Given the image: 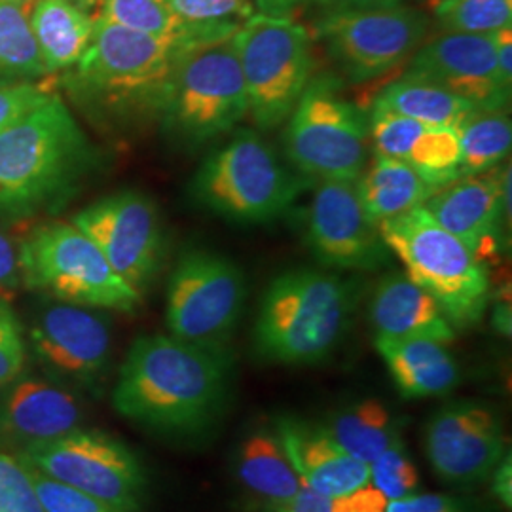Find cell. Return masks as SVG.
I'll return each mask as SVG.
<instances>
[{"instance_id": "1", "label": "cell", "mask_w": 512, "mask_h": 512, "mask_svg": "<svg viewBox=\"0 0 512 512\" xmlns=\"http://www.w3.org/2000/svg\"><path fill=\"white\" fill-rule=\"evenodd\" d=\"M232 355L175 336H141L120 368L112 403L124 418L167 435H198L230 397Z\"/></svg>"}, {"instance_id": "2", "label": "cell", "mask_w": 512, "mask_h": 512, "mask_svg": "<svg viewBox=\"0 0 512 512\" xmlns=\"http://www.w3.org/2000/svg\"><path fill=\"white\" fill-rule=\"evenodd\" d=\"M194 46L95 18L90 46L61 84L82 109L103 120L160 118L177 65Z\"/></svg>"}, {"instance_id": "3", "label": "cell", "mask_w": 512, "mask_h": 512, "mask_svg": "<svg viewBox=\"0 0 512 512\" xmlns=\"http://www.w3.org/2000/svg\"><path fill=\"white\" fill-rule=\"evenodd\" d=\"M97 162L90 139L65 101L52 95L0 131V217L55 209Z\"/></svg>"}, {"instance_id": "4", "label": "cell", "mask_w": 512, "mask_h": 512, "mask_svg": "<svg viewBox=\"0 0 512 512\" xmlns=\"http://www.w3.org/2000/svg\"><path fill=\"white\" fill-rule=\"evenodd\" d=\"M359 302L355 281L298 268L277 275L262 296L253 342L275 365H315L344 340Z\"/></svg>"}, {"instance_id": "5", "label": "cell", "mask_w": 512, "mask_h": 512, "mask_svg": "<svg viewBox=\"0 0 512 512\" xmlns=\"http://www.w3.org/2000/svg\"><path fill=\"white\" fill-rule=\"evenodd\" d=\"M389 253L431 294L454 329L482 321L492 298L486 262L461 239L442 228L425 207L378 224Z\"/></svg>"}, {"instance_id": "6", "label": "cell", "mask_w": 512, "mask_h": 512, "mask_svg": "<svg viewBox=\"0 0 512 512\" xmlns=\"http://www.w3.org/2000/svg\"><path fill=\"white\" fill-rule=\"evenodd\" d=\"M304 184L256 131L241 129L203 160L188 190L217 217L266 224L287 213Z\"/></svg>"}, {"instance_id": "7", "label": "cell", "mask_w": 512, "mask_h": 512, "mask_svg": "<svg viewBox=\"0 0 512 512\" xmlns=\"http://www.w3.org/2000/svg\"><path fill=\"white\" fill-rule=\"evenodd\" d=\"M368 112L340 93L338 78L319 74L296 103L285 128V152L310 181H357L368 165Z\"/></svg>"}, {"instance_id": "8", "label": "cell", "mask_w": 512, "mask_h": 512, "mask_svg": "<svg viewBox=\"0 0 512 512\" xmlns=\"http://www.w3.org/2000/svg\"><path fill=\"white\" fill-rule=\"evenodd\" d=\"M249 116L232 37L190 48L181 57L160 114L165 131L184 147H202Z\"/></svg>"}, {"instance_id": "9", "label": "cell", "mask_w": 512, "mask_h": 512, "mask_svg": "<svg viewBox=\"0 0 512 512\" xmlns=\"http://www.w3.org/2000/svg\"><path fill=\"white\" fill-rule=\"evenodd\" d=\"M19 268L29 289L54 294L65 304L133 311L141 302V293L112 270L99 247L74 224H44L29 234L19 245Z\"/></svg>"}, {"instance_id": "10", "label": "cell", "mask_w": 512, "mask_h": 512, "mask_svg": "<svg viewBox=\"0 0 512 512\" xmlns=\"http://www.w3.org/2000/svg\"><path fill=\"white\" fill-rule=\"evenodd\" d=\"M232 40L256 128L283 126L313 78L308 29L291 18L253 14Z\"/></svg>"}, {"instance_id": "11", "label": "cell", "mask_w": 512, "mask_h": 512, "mask_svg": "<svg viewBox=\"0 0 512 512\" xmlns=\"http://www.w3.org/2000/svg\"><path fill=\"white\" fill-rule=\"evenodd\" d=\"M429 16L412 6L327 10L315 21V37L351 84L372 82L399 69L429 33Z\"/></svg>"}, {"instance_id": "12", "label": "cell", "mask_w": 512, "mask_h": 512, "mask_svg": "<svg viewBox=\"0 0 512 512\" xmlns=\"http://www.w3.org/2000/svg\"><path fill=\"white\" fill-rule=\"evenodd\" d=\"M247 281L228 256L194 249L181 256L167 285L169 334L205 348H226L238 327Z\"/></svg>"}, {"instance_id": "13", "label": "cell", "mask_w": 512, "mask_h": 512, "mask_svg": "<svg viewBox=\"0 0 512 512\" xmlns=\"http://www.w3.org/2000/svg\"><path fill=\"white\" fill-rule=\"evenodd\" d=\"M23 461L122 511L135 512L141 507L147 486L145 471L133 452L109 435L76 429L61 439L31 444Z\"/></svg>"}, {"instance_id": "14", "label": "cell", "mask_w": 512, "mask_h": 512, "mask_svg": "<svg viewBox=\"0 0 512 512\" xmlns=\"http://www.w3.org/2000/svg\"><path fill=\"white\" fill-rule=\"evenodd\" d=\"M73 224L137 293H143L162 268V219L156 203L143 192L126 190L107 196L80 211Z\"/></svg>"}, {"instance_id": "15", "label": "cell", "mask_w": 512, "mask_h": 512, "mask_svg": "<svg viewBox=\"0 0 512 512\" xmlns=\"http://www.w3.org/2000/svg\"><path fill=\"white\" fill-rule=\"evenodd\" d=\"M507 444L497 412L475 401L440 408L425 427V452L433 471L461 488L488 480L509 452Z\"/></svg>"}, {"instance_id": "16", "label": "cell", "mask_w": 512, "mask_h": 512, "mask_svg": "<svg viewBox=\"0 0 512 512\" xmlns=\"http://www.w3.org/2000/svg\"><path fill=\"white\" fill-rule=\"evenodd\" d=\"M306 236L319 264L338 270H378L391 253L380 228L366 215L357 181H323L306 213Z\"/></svg>"}, {"instance_id": "17", "label": "cell", "mask_w": 512, "mask_h": 512, "mask_svg": "<svg viewBox=\"0 0 512 512\" xmlns=\"http://www.w3.org/2000/svg\"><path fill=\"white\" fill-rule=\"evenodd\" d=\"M404 73L435 82L478 110L511 103L512 84L497 67L492 35L440 33L421 44Z\"/></svg>"}, {"instance_id": "18", "label": "cell", "mask_w": 512, "mask_h": 512, "mask_svg": "<svg viewBox=\"0 0 512 512\" xmlns=\"http://www.w3.org/2000/svg\"><path fill=\"white\" fill-rule=\"evenodd\" d=\"M429 215L484 260L501 239L511 213V169H490L442 186L423 205Z\"/></svg>"}, {"instance_id": "19", "label": "cell", "mask_w": 512, "mask_h": 512, "mask_svg": "<svg viewBox=\"0 0 512 512\" xmlns=\"http://www.w3.org/2000/svg\"><path fill=\"white\" fill-rule=\"evenodd\" d=\"M31 340L46 365L80 382H92L105 370L112 349L109 321L65 302L40 313Z\"/></svg>"}, {"instance_id": "20", "label": "cell", "mask_w": 512, "mask_h": 512, "mask_svg": "<svg viewBox=\"0 0 512 512\" xmlns=\"http://www.w3.org/2000/svg\"><path fill=\"white\" fill-rule=\"evenodd\" d=\"M370 145L382 154L416 169L437 190L461 177L458 129L425 126L389 110H368Z\"/></svg>"}, {"instance_id": "21", "label": "cell", "mask_w": 512, "mask_h": 512, "mask_svg": "<svg viewBox=\"0 0 512 512\" xmlns=\"http://www.w3.org/2000/svg\"><path fill=\"white\" fill-rule=\"evenodd\" d=\"M275 429L294 471L313 492L336 499L370 486V467L346 454L325 427L279 420Z\"/></svg>"}, {"instance_id": "22", "label": "cell", "mask_w": 512, "mask_h": 512, "mask_svg": "<svg viewBox=\"0 0 512 512\" xmlns=\"http://www.w3.org/2000/svg\"><path fill=\"white\" fill-rule=\"evenodd\" d=\"M368 315L376 338H431L442 344L456 338L437 300L406 274L385 275L372 294Z\"/></svg>"}, {"instance_id": "23", "label": "cell", "mask_w": 512, "mask_h": 512, "mask_svg": "<svg viewBox=\"0 0 512 512\" xmlns=\"http://www.w3.org/2000/svg\"><path fill=\"white\" fill-rule=\"evenodd\" d=\"M376 349L406 399L450 393L459 382V366L448 344L431 338H376Z\"/></svg>"}, {"instance_id": "24", "label": "cell", "mask_w": 512, "mask_h": 512, "mask_svg": "<svg viewBox=\"0 0 512 512\" xmlns=\"http://www.w3.org/2000/svg\"><path fill=\"white\" fill-rule=\"evenodd\" d=\"M2 421L12 435L35 444L76 431L82 410L65 389L40 380H25L8 393L2 406Z\"/></svg>"}, {"instance_id": "25", "label": "cell", "mask_w": 512, "mask_h": 512, "mask_svg": "<svg viewBox=\"0 0 512 512\" xmlns=\"http://www.w3.org/2000/svg\"><path fill=\"white\" fill-rule=\"evenodd\" d=\"M95 18L78 0H35L31 29L46 73H65L90 46Z\"/></svg>"}, {"instance_id": "26", "label": "cell", "mask_w": 512, "mask_h": 512, "mask_svg": "<svg viewBox=\"0 0 512 512\" xmlns=\"http://www.w3.org/2000/svg\"><path fill=\"white\" fill-rule=\"evenodd\" d=\"M236 475L241 486L268 507L287 503L302 486L277 429L268 425H260L241 442Z\"/></svg>"}, {"instance_id": "27", "label": "cell", "mask_w": 512, "mask_h": 512, "mask_svg": "<svg viewBox=\"0 0 512 512\" xmlns=\"http://www.w3.org/2000/svg\"><path fill=\"white\" fill-rule=\"evenodd\" d=\"M357 192L366 215L380 224L423 207L437 188L401 160L374 154V160L357 179Z\"/></svg>"}, {"instance_id": "28", "label": "cell", "mask_w": 512, "mask_h": 512, "mask_svg": "<svg viewBox=\"0 0 512 512\" xmlns=\"http://www.w3.org/2000/svg\"><path fill=\"white\" fill-rule=\"evenodd\" d=\"M372 107L401 114L425 126L448 128H458L473 110H478L439 84L408 73L387 84Z\"/></svg>"}, {"instance_id": "29", "label": "cell", "mask_w": 512, "mask_h": 512, "mask_svg": "<svg viewBox=\"0 0 512 512\" xmlns=\"http://www.w3.org/2000/svg\"><path fill=\"white\" fill-rule=\"evenodd\" d=\"M325 431L351 458L370 465L401 439L399 423L378 401H361L338 410Z\"/></svg>"}, {"instance_id": "30", "label": "cell", "mask_w": 512, "mask_h": 512, "mask_svg": "<svg viewBox=\"0 0 512 512\" xmlns=\"http://www.w3.org/2000/svg\"><path fill=\"white\" fill-rule=\"evenodd\" d=\"M31 4L0 2V86L50 76L31 29Z\"/></svg>"}, {"instance_id": "31", "label": "cell", "mask_w": 512, "mask_h": 512, "mask_svg": "<svg viewBox=\"0 0 512 512\" xmlns=\"http://www.w3.org/2000/svg\"><path fill=\"white\" fill-rule=\"evenodd\" d=\"M456 129L461 147V177L486 173L511 152L512 122L507 109L473 110Z\"/></svg>"}, {"instance_id": "32", "label": "cell", "mask_w": 512, "mask_h": 512, "mask_svg": "<svg viewBox=\"0 0 512 512\" xmlns=\"http://www.w3.org/2000/svg\"><path fill=\"white\" fill-rule=\"evenodd\" d=\"M97 18L152 37L203 44L175 14L169 0H103Z\"/></svg>"}, {"instance_id": "33", "label": "cell", "mask_w": 512, "mask_h": 512, "mask_svg": "<svg viewBox=\"0 0 512 512\" xmlns=\"http://www.w3.org/2000/svg\"><path fill=\"white\" fill-rule=\"evenodd\" d=\"M169 4L203 44L234 37L255 14L253 0H169Z\"/></svg>"}, {"instance_id": "34", "label": "cell", "mask_w": 512, "mask_h": 512, "mask_svg": "<svg viewBox=\"0 0 512 512\" xmlns=\"http://www.w3.org/2000/svg\"><path fill=\"white\" fill-rule=\"evenodd\" d=\"M433 19L442 33L492 35L512 25V0H435Z\"/></svg>"}, {"instance_id": "35", "label": "cell", "mask_w": 512, "mask_h": 512, "mask_svg": "<svg viewBox=\"0 0 512 512\" xmlns=\"http://www.w3.org/2000/svg\"><path fill=\"white\" fill-rule=\"evenodd\" d=\"M370 486H374L387 501L416 494L420 476L408 458L403 440L389 446L370 465Z\"/></svg>"}, {"instance_id": "36", "label": "cell", "mask_w": 512, "mask_h": 512, "mask_svg": "<svg viewBox=\"0 0 512 512\" xmlns=\"http://www.w3.org/2000/svg\"><path fill=\"white\" fill-rule=\"evenodd\" d=\"M25 465L33 478V486L44 512H128L80 490H74L63 482H57L54 478L40 473L37 467L29 463Z\"/></svg>"}, {"instance_id": "37", "label": "cell", "mask_w": 512, "mask_h": 512, "mask_svg": "<svg viewBox=\"0 0 512 512\" xmlns=\"http://www.w3.org/2000/svg\"><path fill=\"white\" fill-rule=\"evenodd\" d=\"M0 512H44L23 461L0 454Z\"/></svg>"}, {"instance_id": "38", "label": "cell", "mask_w": 512, "mask_h": 512, "mask_svg": "<svg viewBox=\"0 0 512 512\" xmlns=\"http://www.w3.org/2000/svg\"><path fill=\"white\" fill-rule=\"evenodd\" d=\"M25 365L21 325L6 300L0 298V387L12 384Z\"/></svg>"}, {"instance_id": "39", "label": "cell", "mask_w": 512, "mask_h": 512, "mask_svg": "<svg viewBox=\"0 0 512 512\" xmlns=\"http://www.w3.org/2000/svg\"><path fill=\"white\" fill-rule=\"evenodd\" d=\"M52 90L38 82H21V84H2L0 86V131L8 128L12 122L25 116L27 112L46 103Z\"/></svg>"}, {"instance_id": "40", "label": "cell", "mask_w": 512, "mask_h": 512, "mask_svg": "<svg viewBox=\"0 0 512 512\" xmlns=\"http://www.w3.org/2000/svg\"><path fill=\"white\" fill-rule=\"evenodd\" d=\"M385 512H469L465 505L448 495L412 494L387 501Z\"/></svg>"}, {"instance_id": "41", "label": "cell", "mask_w": 512, "mask_h": 512, "mask_svg": "<svg viewBox=\"0 0 512 512\" xmlns=\"http://www.w3.org/2000/svg\"><path fill=\"white\" fill-rule=\"evenodd\" d=\"M387 499L374 486L332 499L330 512H385Z\"/></svg>"}, {"instance_id": "42", "label": "cell", "mask_w": 512, "mask_h": 512, "mask_svg": "<svg viewBox=\"0 0 512 512\" xmlns=\"http://www.w3.org/2000/svg\"><path fill=\"white\" fill-rule=\"evenodd\" d=\"M19 283V249L4 234H0V298L4 300L8 294L16 293Z\"/></svg>"}, {"instance_id": "43", "label": "cell", "mask_w": 512, "mask_h": 512, "mask_svg": "<svg viewBox=\"0 0 512 512\" xmlns=\"http://www.w3.org/2000/svg\"><path fill=\"white\" fill-rule=\"evenodd\" d=\"M330 509H332V499L319 495L306 484H302L293 499L275 507H268V512H330Z\"/></svg>"}, {"instance_id": "44", "label": "cell", "mask_w": 512, "mask_h": 512, "mask_svg": "<svg viewBox=\"0 0 512 512\" xmlns=\"http://www.w3.org/2000/svg\"><path fill=\"white\" fill-rule=\"evenodd\" d=\"M495 59L503 78L512 84V25L492 33Z\"/></svg>"}, {"instance_id": "45", "label": "cell", "mask_w": 512, "mask_h": 512, "mask_svg": "<svg viewBox=\"0 0 512 512\" xmlns=\"http://www.w3.org/2000/svg\"><path fill=\"white\" fill-rule=\"evenodd\" d=\"M494 480L492 490L497 495V499L511 509L512 505V467H511V452L505 454V458L497 463L494 473L490 476Z\"/></svg>"}, {"instance_id": "46", "label": "cell", "mask_w": 512, "mask_h": 512, "mask_svg": "<svg viewBox=\"0 0 512 512\" xmlns=\"http://www.w3.org/2000/svg\"><path fill=\"white\" fill-rule=\"evenodd\" d=\"M306 0H253L256 12L268 18H291L294 10Z\"/></svg>"}, {"instance_id": "47", "label": "cell", "mask_w": 512, "mask_h": 512, "mask_svg": "<svg viewBox=\"0 0 512 512\" xmlns=\"http://www.w3.org/2000/svg\"><path fill=\"white\" fill-rule=\"evenodd\" d=\"M321 4L325 10H340V8H372V6H391L401 0H311Z\"/></svg>"}, {"instance_id": "48", "label": "cell", "mask_w": 512, "mask_h": 512, "mask_svg": "<svg viewBox=\"0 0 512 512\" xmlns=\"http://www.w3.org/2000/svg\"><path fill=\"white\" fill-rule=\"evenodd\" d=\"M78 2H82V4H86V6H88V8H93V6H95V4H101V2H103V0H78Z\"/></svg>"}, {"instance_id": "49", "label": "cell", "mask_w": 512, "mask_h": 512, "mask_svg": "<svg viewBox=\"0 0 512 512\" xmlns=\"http://www.w3.org/2000/svg\"><path fill=\"white\" fill-rule=\"evenodd\" d=\"M0 2H10V4H31L35 0H0Z\"/></svg>"}, {"instance_id": "50", "label": "cell", "mask_w": 512, "mask_h": 512, "mask_svg": "<svg viewBox=\"0 0 512 512\" xmlns=\"http://www.w3.org/2000/svg\"><path fill=\"white\" fill-rule=\"evenodd\" d=\"M306 2H308V0H306ZM310 2H311V0H310Z\"/></svg>"}]
</instances>
